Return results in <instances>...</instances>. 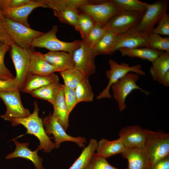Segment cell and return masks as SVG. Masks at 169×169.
<instances>
[{"mask_svg":"<svg viewBox=\"0 0 169 169\" xmlns=\"http://www.w3.org/2000/svg\"><path fill=\"white\" fill-rule=\"evenodd\" d=\"M34 109L33 113L28 116L23 118H13L10 120L13 126L23 125L29 134L35 136L39 141L38 150H43L45 153H49L55 148L54 143L51 141L46 133L42 120L38 116L39 109L37 101L34 102Z\"/></svg>","mask_w":169,"mask_h":169,"instance_id":"6da1fadb","label":"cell"},{"mask_svg":"<svg viewBox=\"0 0 169 169\" xmlns=\"http://www.w3.org/2000/svg\"><path fill=\"white\" fill-rule=\"evenodd\" d=\"M144 131V149L151 168L158 160L169 156V134L147 129Z\"/></svg>","mask_w":169,"mask_h":169,"instance_id":"7a4b0ae2","label":"cell"},{"mask_svg":"<svg viewBox=\"0 0 169 169\" xmlns=\"http://www.w3.org/2000/svg\"><path fill=\"white\" fill-rule=\"evenodd\" d=\"M2 26L18 46L31 49L33 40L44 33L35 30L21 23L5 17Z\"/></svg>","mask_w":169,"mask_h":169,"instance_id":"3957f363","label":"cell"},{"mask_svg":"<svg viewBox=\"0 0 169 169\" xmlns=\"http://www.w3.org/2000/svg\"><path fill=\"white\" fill-rule=\"evenodd\" d=\"M57 32V26L54 25L49 31L33 40L31 45L32 48H44L50 51H64L72 54L82 42V40H76L71 42L60 40L56 36Z\"/></svg>","mask_w":169,"mask_h":169,"instance_id":"277c9868","label":"cell"},{"mask_svg":"<svg viewBox=\"0 0 169 169\" xmlns=\"http://www.w3.org/2000/svg\"><path fill=\"white\" fill-rule=\"evenodd\" d=\"M139 77L137 74L130 72L111 86L113 98L117 102L120 111L126 109V98L133 90H140L146 95L151 94L150 92L143 90L137 84Z\"/></svg>","mask_w":169,"mask_h":169,"instance_id":"5b68a950","label":"cell"},{"mask_svg":"<svg viewBox=\"0 0 169 169\" xmlns=\"http://www.w3.org/2000/svg\"><path fill=\"white\" fill-rule=\"evenodd\" d=\"M110 69L106 72L107 78L109 79L108 83L105 89L97 96V100L103 98L110 99L112 95L110 91L112 85L130 72H134L138 75L145 76V72L141 69L140 64L130 66L127 63H118L114 60H109Z\"/></svg>","mask_w":169,"mask_h":169,"instance_id":"8992f818","label":"cell"},{"mask_svg":"<svg viewBox=\"0 0 169 169\" xmlns=\"http://www.w3.org/2000/svg\"><path fill=\"white\" fill-rule=\"evenodd\" d=\"M169 0H159L147 4L146 10L138 25L133 29L142 33H152L155 25L158 23L168 7Z\"/></svg>","mask_w":169,"mask_h":169,"instance_id":"52a82bcc","label":"cell"},{"mask_svg":"<svg viewBox=\"0 0 169 169\" xmlns=\"http://www.w3.org/2000/svg\"><path fill=\"white\" fill-rule=\"evenodd\" d=\"M79 8L89 15L96 23L103 26L113 16L123 10L112 1H102L96 3H90Z\"/></svg>","mask_w":169,"mask_h":169,"instance_id":"ba28073f","label":"cell"},{"mask_svg":"<svg viewBox=\"0 0 169 169\" xmlns=\"http://www.w3.org/2000/svg\"><path fill=\"white\" fill-rule=\"evenodd\" d=\"M143 13L122 10L112 17L103 26L106 31L119 34L136 27Z\"/></svg>","mask_w":169,"mask_h":169,"instance_id":"9c48e42d","label":"cell"},{"mask_svg":"<svg viewBox=\"0 0 169 169\" xmlns=\"http://www.w3.org/2000/svg\"><path fill=\"white\" fill-rule=\"evenodd\" d=\"M43 125L48 135L54 136L55 148L59 147L60 144L64 141H70L76 143L80 147H84L86 143L85 137L81 136L74 137L66 133L63 127L50 113L43 120Z\"/></svg>","mask_w":169,"mask_h":169,"instance_id":"30bf717a","label":"cell"},{"mask_svg":"<svg viewBox=\"0 0 169 169\" xmlns=\"http://www.w3.org/2000/svg\"><path fill=\"white\" fill-rule=\"evenodd\" d=\"M20 91H0V98L6 107L5 113L0 116L2 119L10 121L13 118L26 117L31 114L29 110L23 105Z\"/></svg>","mask_w":169,"mask_h":169,"instance_id":"8fae6325","label":"cell"},{"mask_svg":"<svg viewBox=\"0 0 169 169\" xmlns=\"http://www.w3.org/2000/svg\"><path fill=\"white\" fill-rule=\"evenodd\" d=\"M79 46L72 54L74 68L79 70L84 78H89L95 71V58L92 49L82 40Z\"/></svg>","mask_w":169,"mask_h":169,"instance_id":"7c38bea8","label":"cell"},{"mask_svg":"<svg viewBox=\"0 0 169 169\" xmlns=\"http://www.w3.org/2000/svg\"><path fill=\"white\" fill-rule=\"evenodd\" d=\"M33 49L22 48L14 43L11 46L10 54L16 70L15 79L21 86L28 73L31 52Z\"/></svg>","mask_w":169,"mask_h":169,"instance_id":"4fadbf2b","label":"cell"},{"mask_svg":"<svg viewBox=\"0 0 169 169\" xmlns=\"http://www.w3.org/2000/svg\"><path fill=\"white\" fill-rule=\"evenodd\" d=\"M149 34L139 32L133 28L117 34L113 54L121 48L146 47Z\"/></svg>","mask_w":169,"mask_h":169,"instance_id":"5bb4252c","label":"cell"},{"mask_svg":"<svg viewBox=\"0 0 169 169\" xmlns=\"http://www.w3.org/2000/svg\"><path fill=\"white\" fill-rule=\"evenodd\" d=\"M119 136L126 148L144 149L146 136L144 129L138 125L123 128L119 132Z\"/></svg>","mask_w":169,"mask_h":169,"instance_id":"9a60e30c","label":"cell"},{"mask_svg":"<svg viewBox=\"0 0 169 169\" xmlns=\"http://www.w3.org/2000/svg\"><path fill=\"white\" fill-rule=\"evenodd\" d=\"M39 7H43L42 0H31L21 6L13 8L1 10L3 16L11 20L30 27L28 17L32 11Z\"/></svg>","mask_w":169,"mask_h":169,"instance_id":"2e32d148","label":"cell"},{"mask_svg":"<svg viewBox=\"0 0 169 169\" xmlns=\"http://www.w3.org/2000/svg\"><path fill=\"white\" fill-rule=\"evenodd\" d=\"M58 82H59V76L55 73L48 75H41L28 73L20 90L30 94L33 91L42 87Z\"/></svg>","mask_w":169,"mask_h":169,"instance_id":"e0dca14e","label":"cell"},{"mask_svg":"<svg viewBox=\"0 0 169 169\" xmlns=\"http://www.w3.org/2000/svg\"><path fill=\"white\" fill-rule=\"evenodd\" d=\"M16 146L14 151L7 155L6 159L21 157L27 159L33 164L36 169H44L42 166V158L38 154V151L37 149L32 151L28 147L29 144L28 142L20 143L16 139H13Z\"/></svg>","mask_w":169,"mask_h":169,"instance_id":"ac0fdd59","label":"cell"},{"mask_svg":"<svg viewBox=\"0 0 169 169\" xmlns=\"http://www.w3.org/2000/svg\"><path fill=\"white\" fill-rule=\"evenodd\" d=\"M56 72L57 70L45 59L43 54L35 51L34 49L31 50L28 73L48 75Z\"/></svg>","mask_w":169,"mask_h":169,"instance_id":"d6986e66","label":"cell"},{"mask_svg":"<svg viewBox=\"0 0 169 169\" xmlns=\"http://www.w3.org/2000/svg\"><path fill=\"white\" fill-rule=\"evenodd\" d=\"M121 154L128 160L126 169H150L144 149L125 148Z\"/></svg>","mask_w":169,"mask_h":169,"instance_id":"ffe728a7","label":"cell"},{"mask_svg":"<svg viewBox=\"0 0 169 169\" xmlns=\"http://www.w3.org/2000/svg\"><path fill=\"white\" fill-rule=\"evenodd\" d=\"M44 55L45 59L58 72L74 68L72 54L64 51H49Z\"/></svg>","mask_w":169,"mask_h":169,"instance_id":"44dd1931","label":"cell"},{"mask_svg":"<svg viewBox=\"0 0 169 169\" xmlns=\"http://www.w3.org/2000/svg\"><path fill=\"white\" fill-rule=\"evenodd\" d=\"M54 110L52 114L66 131L69 126V115L68 113L65 103L62 86L52 104Z\"/></svg>","mask_w":169,"mask_h":169,"instance_id":"7402d4cb","label":"cell"},{"mask_svg":"<svg viewBox=\"0 0 169 169\" xmlns=\"http://www.w3.org/2000/svg\"><path fill=\"white\" fill-rule=\"evenodd\" d=\"M125 148L119 138L112 141L102 138L98 143L96 153L106 158L117 154H121Z\"/></svg>","mask_w":169,"mask_h":169,"instance_id":"603a6c76","label":"cell"},{"mask_svg":"<svg viewBox=\"0 0 169 169\" xmlns=\"http://www.w3.org/2000/svg\"><path fill=\"white\" fill-rule=\"evenodd\" d=\"M119 50L122 56L137 57L147 60L153 63L163 52L156 49L147 47L119 49Z\"/></svg>","mask_w":169,"mask_h":169,"instance_id":"cb8c5ba5","label":"cell"},{"mask_svg":"<svg viewBox=\"0 0 169 169\" xmlns=\"http://www.w3.org/2000/svg\"><path fill=\"white\" fill-rule=\"evenodd\" d=\"M152 64L151 75L153 80L161 84L162 77L169 71V52H163Z\"/></svg>","mask_w":169,"mask_h":169,"instance_id":"d4e9b609","label":"cell"},{"mask_svg":"<svg viewBox=\"0 0 169 169\" xmlns=\"http://www.w3.org/2000/svg\"><path fill=\"white\" fill-rule=\"evenodd\" d=\"M117 34L107 31L105 34L92 49L94 54H113V50L115 43Z\"/></svg>","mask_w":169,"mask_h":169,"instance_id":"484cf974","label":"cell"},{"mask_svg":"<svg viewBox=\"0 0 169 169\" xmlns=\"http://www.w3.org/2000/svg\"><path fill=\"white\" fill-rule=\"evenodd\" d=\"M62 86L59 82L54 83L34 90L30 94L33 97L47 100L52 104Z\"/></svg>","mask_w":169,"mask_h":169,"instance_id":"4316f807","label":"cell"},{"mask_svg":"<svg viewBox=\"0 0 169 169\" xmlns=\"http://www.w3.org/2000/svg\"><path fill=\"white\" fill-rule=\"evenodd\" d=\"M98 143L96 139H90L87 146L84 147L79 156L69 169H84L95 152Z\"/></svg>","mask_w":169,"mask_h":169,"instance_id":"83f0119b","label":"cell"},{"mask_svg":"<svg viewBox=\"0 0 169 169\" xmlns=\"http://www.w3.org/2000/svg\"><path fill=\"white\" fill-rule=\"evenodd\" d=\"M43 7L50 8L53 11L72 8H79L84 4L90 3L86 0H42Z\"/></svg>","mask_w":169,"mask_h":169,"instance_id":"f1b7e54d","label":"cell"},{"mask_svg":"<svg viewBox=\"0 0 169 169\" xmlns=\"http://www.w3.org/2000/svg\"><path fill=\"white\" fill-rule=\"evenodd\" d=\"M53 12L54 16L61 23L69 24L74 28L77 24L80 14L78 9L72 8L54 10Z\"/></svg>","mask_w":169,"mask_h":169,"instance_id":"f546056e","label":"cell"},{"mask_svg":"<svg viewBox=\"0 0 169 169\" xmlns=\"http://www.w3.org/2000/svg\"><path fill=\"white\" fill-rule=\"evenodd\" d=\"M78 103L93 100L94 94L89 78H84L74 89Z\"/></svg>","mask_w":169,"mask_h":169,"instance_id":"4dcf8cb0","label":"cell"},{"mask_svg":"<svg viewBox=\"0 0 169 169\" xmlns=\"http://www.w3.org/2000/svg\"><path fill=\"white\" fill-rule=\"evenodd\" d=\"M66 86L74 89L84 78L82 73L74 68L59 72Z\"/></svg>","mask_w":169,"mask_h":169,"instance_id":"1f68e13d","label":"cell"},{"mask_svg":"<svg viewBox=\"0 0 169 169\" xmlns=\"http://www.w3.org/2000/svg\"><path fill=\"white\" fill-rule=\"evenodd\" d=\"M119 8L123 10L135 12L144 14L147 3L137 0H112Z\"/></svg>","mask_w":169,"mask_h":169,"instance_id":"d6a6232c","label":"cell"},{"mask_svg":"<svg viewBox=\"0 0 169 169\" xmlns=\"http://www.w3.org/2000/svg\"><path fill=\"white\" fill-rule=\"evenodd\" d=\"M96 23L89 15L82 13H80L78 22L74 28L80 33L83 40Z\"/></svg>","mask_w":169,"mask_h":169,"instance_id":"836d02e7","label":"cell"},{"mask_svg":"<svg viewBox=\"0 0 169 169\" xmlns=\"http://www.w3.org/2000/svg\"><path fill=\"white\" fill-rule=\"evenodd\" d=\"M11 44L0 42V79L12 80L15 78L6 66L4 58L7 52L10 49Z\"/></svg>","mask_w":169,"mask_h":169,"instance_id":"e575fe53","label":"cell"},{"mask_svg":"<svg viewBox=\"0 0 169 169\" xmlns=\"http://www.w3.org/2000/svg\"><path fill=\"white\" fill-rule=\"evenodd\" d=\"M146 47L169 52V37L163 38L158 34H150Z\"/></svg>","mask_w":169,"mask_h":169,"instance_id":"d590c367","label":"cell"},{"mask_svg":"<svg viewBox=\"0 0 169 169\" xmlns=\"http://www.w3.org/2000/svg\"><path fill=\"white\" fill-rule=\"evenodd\" d=\"M107 31L100 25L96 23L84 40L85 44L92 49Z\"/></svg>","mask_w":169,"mask_h":169,"instance_id":"8d00e7d4","label":"cell"},{"mask_svg":"<svg viewBox=\"0 0 169 169\" xmlns=\"http://www.w3.org/2000/svg\"><path fill=\"white\" fill-rule=\"evenodd\" d=\"M84 169H119L111 165L107 161L106 158L95 152Z\"/></svg>","mask_w":169,"mask_h":169,"instance_id":"74e56055","label":"cell"},{"mask_svg":"<svg viewBox=\"0 0 169 169\" xmlns=\"http://www.w3.org/2000/svg\"><path fill=\"white\" fill-rule=\"evenodd\" d=\"M65 103L68 114L70 113L78 104L74 89L63 84Z\"/></svg>","mask_w":169,"mask_h":169,"instance_id":"f35d334b","label":"cell"},{"mask_svg":"<svg viewBox=\"0 0 169 169\" xmlns=\"http://www.w3.org/2000/svg\"><path fill=\"white\" fill-rule=\"evenodd\" d=\"M152 33L169 36V16L166 12L164 14L157 26L154 28Z\"/></svg>","mask_w":169,"mask_h":169,"instance_id":"ab89813d","label":"cell"},{"mask_svg":"<svg viewBox=\"0 0 169 169\" xmlns=\"http://www.w3.org/2000/svg\"><path fill=\"white\" fill-rule=\"evenodd\" d=\"M21 85L15 78L12 80L0 79V91L11 92L20 90Z\"/></svg>","mask_w":169,"mask_h":169,"instance_id":"60d3db41","label":"cell"},{"mask_svg":"<svg viewBox=\"0 0 169 169\" xmlns=\"http://www.w3.org/2000/svg\"><path fill=\"white\" fill-rule=\"evenodd\" d=\"M30 0H0L1 10L7 8H13L23 6Z\"/></svg>","mask_w":169,"mask_h":169,"instance_id":"b9f144b4","label":"cell"},{"mask_svg":"<svg viewBox=\"0 0 169 169\" xmlns=\"http://www.w3.org/2000/svg\"><path fill=\"white\" fill-rule=\"evenodd\" d=\"M150 169H169V156L158 160Z\"/></svg>","mask_w":169,"mask_h":169,"instance_id":"7bdbcfd3","label":"cell"},{"mask_svg":"<svg viewBox=\"0 0 169 169\" xmlns=\"http://www.w3.org/2000/svg\"><path fill=\"white\" fill-rule=\"evenodd\" d=\"M0 42H6L11 45L14 43L11 37L4 28L0 29Z\"/></svg>","mask_w":169,"mask_h":169,"instance_id":"ee69618b","label":"cell"},{"mask_svg":"<svg viewBox=\"0 0 169 169\" xmlns=\"http://www.w3.org/2000/svg\"><path fill=\"white\" fill-rule=\"evenodd\" d=\"M161 84L166 86H169V71L166 72L162 77L161 80Z\"/></svg>","mask_w":169,"mask_h":169,"instance_id":"f6af8a7d","label":"cell"},{"mask_svg":"<svg viewBox=\"0 0 169 169\" xmlns=\"http://www.w3.org/2000/svg\"><path fill=\"white\" fill-rule=\"evenodd\" d=\"M5 19V17L3 16L1 12L0 7V23L2 25V24Z\"/></svg>","mask_w":169,"mask_h":169,"instance_id":"bcb514c9","label":"cell"},{"mask_svg":"<svg viewBox=\"0 0 169 169\" xmlns=\"http://www.w3.org/2000/svg\"><path fill=\"white\" fill-rule=\"evenodd\" d=\"M3 28L2 25L0 23V29Z\"/></svg>","mask_w":169,"mask_h":169,"instance_id":"7dc6e473","label":"cell"}]
</instances>
